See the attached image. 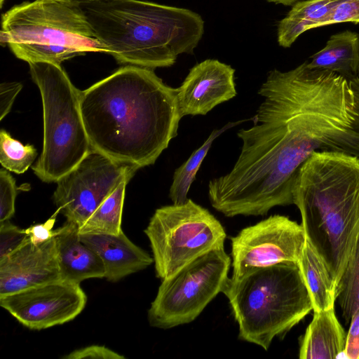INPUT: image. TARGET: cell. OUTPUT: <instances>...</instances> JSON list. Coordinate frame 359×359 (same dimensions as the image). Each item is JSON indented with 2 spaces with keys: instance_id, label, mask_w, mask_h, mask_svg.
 I'll use <instances>...</instances> for the list:
<instances>
[{
  "instance_id": "6da1fadb",
  "label": "cell",
  "mask_w": 359,
  "mask_h": 359,
  "mask_svg": "<svg viewBox=\"0 0 359 359\" xmlns=\"http://www.w3.org/2000/svg\"><path fill=\"white\" fill-rule=\"evenodd\" d=\"M258 94L263 101L240 129L241 153L233 168L210 182L217 200L233 215H264L293 204L300 166L316 151L359 158V77L311 69L270 71Z\"/></svg>"
},
{
  "instance_id": "7a4b0ae2",
  "label": "cell",
  "mask_w": 359,
  "mask_h": 359,
  "mask_svg": "<svg viewBox=\"0 0 359 359\" xmlns=\"http://www.w3.org/2000/svg\"><path fill=\"white\" fill-rule=\"evenodd\" d=\"M80 109L92 149L137 170L156 162L182 118L176 88L135 65L81 90Z\"/></svg>"
},
{
  "instance_id": "3957f363",
  "label": "cell",
  "mask_w": 359,
  "mask_h": 359,
  "mask_svg": "<svg viewBox=\"0 0 359 359\" xmlns=\"http://www.w3.org/2000/svg\"><path fill=\"white\" fill-rule=\"evenodd\" d=\"M292 194L306 236L337 288L359 245V158L314 152L299 168Z\"/></svg>"
},
{
  "instance_id": "277c9868",
  "label": "cell",
  "mask_w": 359,
  "mask_h": 359,
  "mask_svg": "<svg viewBox=\"0 0 359 359\" xmlns=\"http://www.w3.org/2000/svg\"><path fill=\"white\" fill-rule=\"evenodd\" d=\"M107 53L120 64L149 69L173 65L191 54L204 33L201 16L187 8L140 0L81 5Z\"/></svg>"
},
{
  "instance_id": "5b68a950",
  "label": "cell",
  "mask_w": 359,
  "mask_h": 359,
  "mask_svg": "<svg viewBox=\"0 0 359 359\" xmlns=\"http://www.w3.org/2000/svg\"><path fill=\"white\" fill-rule=\"evenodd\" d=\"M238 325V339L267 351L313 309L297 263L259 269L239 278L228 277L222 292Z\"/></svg>"
},
{
  "instance_id": "8992f818",
  "label": "cell",
  "mask_w": 359,
  "mask_h": 359,
  "mask_svg": "<svg viewBox=\"0 0 359 359\" xmlns=\"http://www.w3.org/2000/svg\"><path fill=\"white\" fill-rule=\"evenodd\" d=\"M1 43L28 63L61 65L87 53H106L81 6L58 0L15 5L2 15Z\"/></svg>"
},
{
  "instance_id": "52a82bcc",
  "label": "cell",
  "mask_w": 359,
  "mask_h": 359,
  "mask_svg": "<svg viewBox=\"0 0 359 359\" xmlns=\"http://www.w3.org/2000/svg\"><path fill=\"white\" fill-rule=\"evenodd\" d=\"M28 64L41 93L43 113V149L32 168L41 181L54 182L93 150L81 114V90L61 65Z\"/></svg>"
},
{
  "instance_id": "ba28073f",
  "label": "cell",
  "mask_w": 359,
  "mask_h": 359,
  "mask_svg": "<svg viewBox=\"0 0 359 359\" xmlns=\"http://www.w3.org/2000/svg\"><path fill=\"white\" fill-rule=\"evenodd\" d=\"M144 233L150 242L156 276L166 279L198 257L224 247L220 222L191 199L156 210Z\"/></svg>"
},
{
  "instance_id": "9c48e42d",
  "label": "cell",
  "mask_w": 359,
  "mask_h": 359,
  "mask_svg": "<svg viewBox=\"0 0 359 359\" xmlns=\"http://www.w3.org/2000/svg\"><path fill=\"white\" fill-rule=\"evenodd\" d=\"M231 264V257L221 247L162 280L148 310L149 325L168 330L194 321L222 292Z\"/></svg>"
},
{
  "instance_id": "30bf717a",
  "label": "cell",
  "mask_w": 359,
  "mask_h": 359,
  "mask_svg": "<svg viewBox=\"0 0 359 359\" xmlns=\"http://www.w3.org/2000/svg\"><path fill=\"white\" fill-rule=\"evenodd\" d=\"M137 170L92 150L55 182L53 201L67 222L80 228L118 185L130 181Z\"/></svg>"
},
{
  "instance_id": "8fae6325",
  "label": "cell",
  "mask_w": 359,
  "mask_h": 359,
  "mask_svg": "<svg viewBox=\"0 0 359 359\" xmlns=\"http://www.w3.org/2000/svg\"><path fill=\"white\" fill-rule=\"evenodd\" d=\"M306 233L302 224L275 215L245 227L231 240L232 278L283 262H299Z\"/></svg>"
},
{
  "instance_id": "7c38bea8",
  "label": "cell",
  "mask_w": 359,
  "mask_h": 359,
  "mask_svg": "<svg viewBox=\"0 0 359 359\" xmlns=\"http://www.w3.org/2000/svg\"><path fill=\"white\" fill-rule=\"evenodd\" d=\"M80 284L62 279L0 296V306L19 323L41 330L74 320L86 306Z\"/></svg>"
},
{
  "instance_id": "4fadbf2b",
  "label": "cell",
  "mask_w": 359,
  "mask_h": 359,
  "mask_svg": "<svg viewBox=\"0 0 359 359\" xmlns=\"http://www.w3.org/2000/svg\"><path fill=\"white\" fill-rule=\"evenodd\" d=\"M60 279L55 237L41 243L29 238L0 259V296Z\"/></svg>"
},
{
  "instance_id": "5bb4252c",
  "label": "cell",
  "mask_w": 359,
  "mask_h": 359,
  "mask_svg": "<svg viewBox=\"0 0 359 359\" xmlns=\"http://www.w3.org/2000/svg\"><path fill=\"white\" fill-rule=\"evenodd\" d=\"M234 73L230 65L214 59L194 66L176 88L181 116L205 115L218 104L233 98L237 94Z\"/></svg>"
},
{
  "instance_id": "9a60e30c",
  "label": "cell",
  "mask_w": 359,
  "mask_h": 359,
  "mask_svg": "<svg viewBox=\"0 0 359 359\" xmlns=\"http://www.w3.org/2000/svg\"><path fill=\"white\" fill-rule=\"evenodd\" d=\"M80 238L102 259L104 278L110 282L145 269L154 262L153 257L133 243L123 231L118 234L80 233Z\"/></svg>"
},
{
  "instance_id": "2e32d148",
  "label": "cell",
  "mask_w": 359,
  "mask_h": 359,
  "mask_svg": "<svg viewBox=\"0 0 359 359\" xmlns=\"http://www.w3.org/2000/svg\"><path fill=\"white\" fill-rule=\"evenodd\" d=\"M54 237L62 280L80 284L86 279L104 277L102 259L82 242L76 224L67 222L55 230Z\"/></svg>"
},
{
  "instance_id": "e0dca14e",
  "label": "cell",
  "mask_w": 359,
  "mask_h": 359,
  "mask_svg": "<svg viewBox=\"0 0 359 359\" xmlns=\"http://www.w3.org/2000/svg\"><path fill=\"white\" fill-rule=\"evenodd\" d=\"M346 336L334 309L313 311L299 344L301 359H334L344 354Z\"/></svg>"
},
{
  "instance_id": "ac0fdd59",
  "label": "cell",
  "mask_w": 359,
  "mask_h": 359,
  "mask_svg": "<svg viewBox=\"0 0 359 359\" xmlns=\"http://www.w3.org/2000/svg\"><path fill=\"white\" fill-rule=\"evenodd\" d=\"M307 62L311 69H325L341 76H357L359 70V34L346 30L331 36L325 46Z\"/></svg>"
},
{
  "instance_id": "d6986e66",
  "label": "cell",
  "mask_w": 359,
  "mask_h": 359,
  "mask_svg": "<svg viewBox=\"0 0 359 359\" xmlns=\"http://www.w3.org/2000/svg\"><path fill=\"white\" fill-rule=\"evenodd\" d=\"M298 265L310 294L313 311L334 308L337 298V285L324 259L307 238Z\"/></svg>"
},
{
  "instance_id": "ffe728a7",
  "label": "cell",
  "mask_w": 359,
  "mask_h": 359,
  "mask_svg": "<svg viewBox=\"0 0 359 359\" xmlns=\"http://www.w3.org/2000/svg\"><path fill=\"white\" fill-rule=\"evenodd\" d=\"M342 0H306L293 4L278 25V44L289 48L304 32L319 27L320 22Z\"/></svg>"
},
{
  "instance_id": "44dd1931",
  "label": "cell",
  "mask_w": 359,
  "mask_h": 359,
  "mask_svg": "<svg viewBox=\"0 0 359 359\" xmlns=\"http://www.w3.org/2000/svg\"><path fill=\"white\" fill-rule=\"evenodd\" d=\"M128 182L124 180L118 185L79 228V233L118 234L122 231L125 191Z\"/></svg>"
},
{
  "instance_id": "7402d4cb",
  "label": "cell",
  "mask_w": 359,
  "mask_h": 359,
  "mask_svg": "<svg viewBox=\"0 0 359 359\" xmlns=\"http://www.w3.org/2000/svg\"><path fill=\"white\" fill-rule=\"evenodd\" d=\"M243 121L229 123L221 129L214 130L203 145L195 150L190 157L175 170L169 191V197L173 204L181 205L188 201L187 194L191 185L194 182L196 173L210 149L212 142L226 130Z\"/></svg>"
},
{
  "instance_id": "603a6c76",
  "label": "cell",
  "mask_w": 359,
  "mask_h": 359,
  "mask_svg": "<svg viewBox=\"0 0 359 359\" xmlns=\"http://www.w3.org/2000/svg\"><path fill=\"white\" fill-rule=\"evenodd\" d=\"M32 144L24 145L5 130L0 131V163L3 168L17 174L24 173L36 158Z\"/></svg>"
},
{
  "instance_id": "cb8c5ba5",
  "label": "cell",
  "mask_w": 359,
  "mask_h": 359,
  "mask_svg": "<svg viewBox=\"0 0 359 359\" xmlns=\"http://www.w3.org/2000/svg\"><path fill=\"white\" fill-rule=\"evenodd\" d=\"M337 297L346 323L359 309V245L337 288Z\"/></svg>"
},
{
  "instance_id": "d4e9b609",
  "label": "cell",
  "mask_w": 359,
  "mask_h": 359,
  "mask_svg": "<svg viewBox=\"0 0 359 359\" xmlns=\"http://www.w3.org/2000/svg\"><path fill=\"white\" fill-rule=\"evenodd\" d=\"M17 196L15 180L6 168L0 170V222L9 220L15 213Z\"/></svg>"
},
{
  "instance_id": "484cf974",
  "label": "cell",
  "mask_w": 359,
  "mask_h": 359,
  "mask_svg": "<svg viewBox=\"0 0 359 359\" xmlns=\"http://www.w3.org/2000/svg\"><path fill=\"white\" fill-rule=\"evenodd\" d=\"M28 239L26 229L19 228L9 220L0 222V259L20 248Z\"/></svg>"
},
{
  "instance_id": "4316f807",
  "label": "cell",
  "mask_w": 359,
  "mask_h": 359,
  "mask_svg": "<svg viewBox=\"0 0 359 359\" xmlns=\"http://www.w3.org/2000/svg\"><path fill=\"white\" fill-rule=\"evenodd\" d=\"M341 22L359 23V0L340 1L320 22L319 27Z\"/></svg>"
},
{
  "instance_id": "83f0119b",
  "label": "cell",
  "mask_w": 359,
  "mask_h": 359,
  "mask_svg": "<svg viewBox=\"0 0 359 359\" xmlns=\"http://www.w3.org/2000/svg\"><path fill=\"white\" fill-rule=\"evenodd\" d=\"M64 359H125V356L100 345H91L76 349L68 355L63 356Z\"/></svg>"
},
{
  "instance_id": "f1b7e54d",
  "label": "cell",
  "mask_w": 359,
  "mask_h": 359,
  "mask_svg": "<svg viewBox=\"0 0 359 359\" xmlns=\"http://www.w3.org/2000/svg\"><path fill=\"white\" fill-rule=\"evenodd\" d=\"M22 88L20 82H4L0 86V120L11 111L13 102Z\"/></svg>"
},
{
  "instance_id": "f546056e",
  "label": "cell",
  "mask_w": 359,
  "mask_h": 359,
  "mask_svg": "<svg viewBox=\"0 0 359 359\" xmlns=\"http://www.w3.org/2000/svg\"><path fill=\"white\" fill-rule=\"evenodd\" d=\"M344 355L349 359H359V309L350 321Z\"/></svg>"
},
{
  "instance_id": "4dcf8cb0",
  "label": "cell",
  "mask_w": 359,
  "mask_h": 359,
  "mask_svg": "<svg viewBox=\"0 0 359 359\" xmlns=\"http://www.w3.org/2000/svg\"><path fill=\"white\" fill-rule=\"evenodd\" d=\"M54 219L46 223L33 225L27 229L29 238L34 243H41L54 237L55 230H52Z\"/></svg>"
},
{
  "instance_id": "1f68e13d",
  "label": "cell",
  "mask_w": 359,
  "mask_h": 359,
  "mask_svg": "<svg viewBox=\"0 0 359 359\" xmlns=\"http://www.w3.org/2000/svg\"><path fill=\"white\" fill-rule=\"evenodd\" d=\"M266 1L269 2H273L276 4H283L284 6H292L300 0H266Z\"/></svg>"
},
{
  "instance_id": "d6a6232c",
  "label": "cell",
  "mask_w": 359,
  "mask_h": 359,
  "mask_svg": "<svg viewBox=\"0 0 359 359\" xmlns=\"http://www.w3.org/2000/svg\"><path fill=\"white\" fill-rule=\"evenodd\" d=\"M58 1L70 2V3H73V4H78V5L81 6V5L87 4V3L93 2V1H98V0H58Z\"/></svg>"
},
{
  "instance_id": "836d02e7",
  "label": "cell",
  "mask_w": 359,
  "mask_h": 359,
  "mask_svg": "<svg viewBox=\"0 0 359 359\" xmlns=\"http://www.w3.org/2000/svg\"><path fill=\"white\" fill-rule=\"evenodd\" d=\"M1 5L2 6V4H3V1H4V0H1Z\"/></svg>"
},
{
  "instance_id": "e575fe53",
  "label": "cell",
  "mask_w": 359,
  "mask_h": 359,
  "mask_svg": "<svg viewBox=\"0 0 359 359\" xmlns=\"http://www.w3.org/2000/svg\"><path fill=\"white\" fill-rule=\"evenodd\" d=\"M358 76L359 77V70H358Z\"/></svg>"
}]
</instances>
